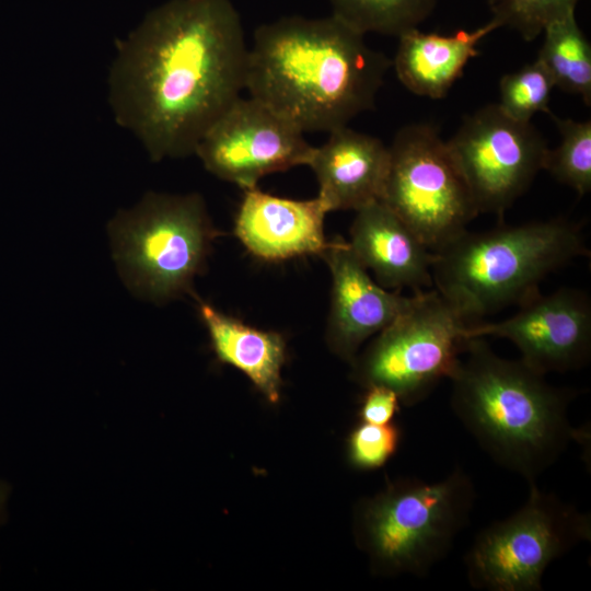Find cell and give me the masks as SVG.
Listing matches in <instances>:
<instances>
[{
    "mask_svg": "<svg viewBox=\"0 0 591 591\" xmlns=\"http://www.w3.org/2000/svg\"><path fill=\"white\" fill-rule=\"evenodd\" d=\"M248 47L230 0H169L116 42L107 101L150 159H179L245 89Z\"/></svg>",
    "mask_w": 591,
    "mask_h": 591,
    "instance_id": "obj_1",
    "label": "cell"
},
{
    "mask_svg": "<svg viewBox=\"0 0 591 591\" xmlns=\"http://www.w3.org/2000/svg\"><path fill=\"white\" fill-rule=\"evenodd\" d=\"M390 66L334 15L286 16L255 31L245 89L303 132H329L374 107Z\"/></svg>",
    "mask_w": 591,
    "mask_h": 591,
    "instance_id": "obj_2",
    "label": "cell"
},
{
    "mask_svg": "<svg viewBox=\"0 0 591 591\" xmlns=\"http://www.w3.org/2000/svg\"><path fill=\"white\" fill-rule=\"evenodd\" d=\"M450 380L453 414L494 462L528 484L570 443L590 441L589 430L569 419L577 391L552 385L521 359L498 356L484 337L467 339Z\"/></svg>",
    "mask_w": 591,
    "mask_h": 591,
    "instance_id": "obj_3",
    "label": "cell"
},
{
    "mask_svg": "<svg viewBox=\"0 0 591 591\" xmlns=\"http://www.w3.org/2000/svg\"><path fill=\"white\" fill-rule=\"evenodd\" d=\"M589 255L579 227L564 218L464 231L433 253L432 283L471 324L540 292V282Z\"/></svg>",
    "mask_w": 591,
    "mask_h": 591,
    "instance_id": "obj_4",
    "label": "cell"
},
{
    "mask_svg": "<svg viewBox=\"0 0 591 591\" xmlns=\"http://www.w3.org/2000/svg\"><path fill=\"white\" fill-rule=\"evenodd\" d=\"M475 500L474 482L460 465L437 482H390L359 505L357 542L373 571L426 577L468 525Z\"/></svg>",
    "mask_w": 591,
    "mask_h": 591,
    "instance_id": "obj_5",
    "label": "cell"
},
{
    "mask_svg": "<svg viewBox=\"0 0 591 591\" xmlns=\"http://www.w3.org/2000/svg\"><path fill=\"white\" fill-rule=\"evenodd\" d=\"M114 258L134 294L164 303L193 294L219 231L197 194L147 193L108 227Z\"/></svg>",
    "mask_w": 591,
    "mask_h": 591,
    "instance_id": "obj_6",
    "label": "cell"
},
{
    "mask_svg": "<svg viewBox=\"0 0 591 591\" xmlns=\"http://www.w3.org/2000/svg\"><path fill=\"white\" fill-rule=\"evenodd\" d=\"M591 540V515L536 482L512 514L483 529L465 555L472 588L541 591L547 567Z\"/></svg>",
    "mask_w": 591,
    "mask_h": 591,
    "instance_id": "obj_7",
    "label": "cell"
},
{
    "mask_svg": "<svg viewBox=\"0 0 591 591\" xmlns=\"http://www.w3.org/2000/svg\"><path fill=\"white\" fill-rule=\"evenodd\" d=\"M471 323L436 289L414 292L408 305L357 355L352 378L384 385L407 406L450 379L465 349Z\"/></svg>",
    "mask_w": 591,
    "mask_h": 591,
    "instance_id": "obj_8",
    "label": "cell"
},
{
    "mask_svg": "<svg viewBox=\"0 0 591 591\" xmlns=\"http://www.w3.org/2000/svg\"><path fill=\"white\" fill-rule=\"evenodd\" d=\"M389 153L380 200L432 253L466 231L478 212L438 128L428 123L402 127Z\"/></svg>",
    "mask_w": 591,
    "mask_h": 591,
    "instance_id": "obj_9",
    "label": "cell"
},
{
    "mask_svg": "<svg viewBox=\"0 0 591 591\" xmlns=\"http://www.w3.org/2000/svg\"><path fill=\"white\" fill-rule=\"evenodd\" d=\"M478 213L502 216L545 169L548 147L531 124L498 104L466 116L447 141Z\"/></svg>",
    "mask_w": 591,
    "mask_h": 591,
    "instance_id": "obj_10",
    "label": "cell"
},
{
    "mask_svg": "<svg viewBox=\"0 0 591 591\" xmlns=\"http://www.w3.org/2000/svg\"><path fill=\"white\" fill-rule=\"evenodd\" d=\"M313 150L289 119L240 96L207 130L195 154L209 173L245 190L268 174L309 165Z\"/></svg>",
    "mask_w": 591,
    "mask_h": 591,
    "instance_id": "obj_11",
    "label": "cell"
},
{
    "mask_svg": "<svg viewBox=\"0 0 591 591\" xmlns=\"http://www.w3.org/2000/svg\"><path fill=\"white\" fill-rule=\"evenodd\" d=\"M518 312L500 322H477L466 337L510 340L521 360L536 372H567L584 367L591 356V302L575 288L533 296Z\"/></svg>",
    "mask_w": 591,
    "mask_h": 591,
    "instance_id": "obj_12",
    "label": "cell"
},
{
    "mask_svg": "<svg viewBox=\"0 0 591 591\" xmlns=\"http://www.w3.org/2000/svg\"><path fill=\"white\" fill-rule=\"evenodd\" d=\"M320 256L332 275L326 340L333 352L351 363L361 345L386 327L412 296L376 283L341 236L332 240Z\"/></svg>",
    "mask_w": 591,
    "mask_h": 591,
    "instance_id": "obj_13",
    "label": "cell"
},
{
    "mask_svg": "<svg viewBox=\"0 0 591 591\" xmlns=\"http://www.w3.org/2000/svg\"><path fill=\"white\" fill-rule=\"evenodd\" d=\"M327 209L316 197L296 200L244 190L235 219V235L250 253L267 262L318 254L329 245L324 235Z\"/></svg>",
    "mask_w": 591,
    "mask_h": 591,
    "instance_id": "obj_14",
    "label": "cell"
},
{
    "mask_svg": "<svg viewBox=\"0 0 591 591\" xmlns=\"http://www.w3.org/2000/svg\"><path fill=\"white\" fill-rule=\"evenodd\" d=\"M328 134L321 147H314L309 162L318 183L317 197L327 211L358 210L380 200L389 170V147L348 126Z\"/></svg>",
    "mask_w": 591,
    "mask_h": 591,
    "instance_id": "obj_15",
    "label": "cell"
},
{
    "mask_svg": "<svg viewBox=\"0 0 591 591\" xmlns=\"http://www.w3.org/2000/svg\"><path fill=\"white\" fill-rule=\"evenodd\" d=\"M348 243L385 289L410 288L418 292L433 285V253L381 200L356 210Z\"/></svg>",
    "mask_w": 591,
    "mask_h": 591,
    "instance_id": "obj_16",
    "label": "cell"
},
{
    "mask_svg": "<svg viewBox=\"0 0 591 591\" xmlns=\"http://www.w3.org/2000/svg\"><path fill=\"white\" fill-rule=\"evenodd\" d=\"M499 27L491 19L475 30H459L449 35L409 30L398 36L393 60L396 76L416 95L443 99L470 59L479 55L478 43Z\"/></svg>",
    "mask_w": 591,
    "mask_h": 591,
    "instance_id": "obj_17",
    "label": "cell"
},
{
    "mask_svg": "<svg viewBox=\"0 0 591 591\" xmlns=\"http://www.w3.org/2000/svg\"><path fill=\"white\" fill-rule=\"evenodd\" d=\"M198 314L208 329L217 359L242 371L269 403H278L286 360L285 338L277 332L248 326L201 300H198Z\"/></svg>",
    "mask_w": 591,
    "mask_h": 591,
    "instance_id": "obj_18",
    "label": "cell"
},
{
    "mask_svg": "<svg viewBox=\"0 0 591 591\" xmlns=\"http://www.w3.org/2000/svg\"><path fill=\"white\" fill-rule=\"evenodd\" d=\"M537 59L549 72L555 86L591 103V45L571 10L552 21L543 31Z\"/></svg>",
    "mask_w": 591,
    "mask_h": 591,
    "instance_id": "obj_19",
    "label": "cell"
},
{
    "mask_svg": "<svg viewBox=\"0 0 591 591\" xmlns=\"http://www.w3.org/2000/svg\"><path fill=\"white\" fill-rule=\"evenodd\" d=\"M332 15L361 34L399 36L418 28L438 0H328Z\"/></svg>",
    "mask_w": 591,
    "mask_h": 591,
    "instance_id": "obj_20",
    "label": "cell"
},
{
    "mask_svg": "<svg viewBox=\"0 0 591 591\" xmlns=\"http://www.w3.org/2000/svg\"><path fill=\"white\" fill-rule=\"evenodd\" d=\"M553 119L560 142L554 150H548L544 170L579 195H586L591 189V120L555 116Z\"/></svg>",
    "mask_w": 591,
    "mask_h": 591,
    "instance_id": "obj_21",
    "label": "cell"
},
{
    "mask_svg": "<svg viewBox=\"0 0 591 591\" xmlns=\"http://www.w3.org/2000/svg\"><path fill=\"white\" fill-rule=\"evenodd\" d=\"M554 88L553 78L536 58L519 70L502 76L498 106L515 120L531 121L536 113L552 114L548 105Z\"/></svg>",
    "mask_w": 591,
    "mask_h": 591,
    "instance_id": "obj_22",
    "label": "cell"
},
{
    "mask_svg": "<svg viewBox=\"0 0 591 591\" xmlns=\"http://www.w3.org/2000/svg\"><path fill=\"white\" fill-rule=\"evenodd\" d=\"M579 0H488L493 20L524 40H533L554 20L576 10Z\"/></svg>",
    "mask_w": 591,
    "mask_h": 591,
    "instance_id": "obj_23",
    "label": "cell"
},
{
    "mask_svg": "<svg viewBox=\"0 0 591 591\" xmlns=\"http://www.w3.org/2000/svg\"><path fill=\"white\" fill-rule=\"evenodd\" d=\"M399 442L401 430L396 425L362 421L347 441L349 462L359 470L379 468L396 453Z\"/></svg>",
    "mask_w": 591,
    "mask_h": 591,
    "instance_id": "obj_24",
    "label": "cell"
},
{
    "mask_svg": "<svg viewBox=\"0 0 591 591\" xmlns=\"http://www.w3.org/2000/svg\"><path fill=\"white\" fill-rule=\"evenodd\" d=\"M359 417L363 422L385 425L393 420L399 410L401 399L396 392L384 385L366 387Z\"/></svg>",
    "mask_w": 591,
    "mask_h": 591,
    "instance_id": "obj_25",
    "label": "cell"
},
{
    "mask_svg": "<svg viewBox=\"0 0 591 591\" xmlns=\"http://www.w3.org/2000/svg\"><path fill=\"white\" fill-rule=\"evenodd\" d=\"M11 488L10 485L3 480L0 479V521L3 517V512L5 510L9 497H10Z\"/></svg>",
    "mask_w": 591,
    "mask_h": 591,
    "instance_id": "obj_26",
    "label": "cell"
}]
</instances>
